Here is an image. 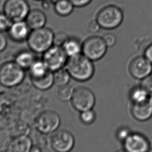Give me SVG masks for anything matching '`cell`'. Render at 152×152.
Segmentation results:
<instances>
[{
  "mask_svg": "<svg viewBox=\"0 0 152 152\" xmlns=\"http://www.w3.org/2000/svg\"><path fill=\"white\" fill-rule=\"evenodd\" d=\"M65 68L72 77L80 82L90 80L94 72L92 60L81 54L69 57Z\"/></svg>",
  "mask_w": 152,
  "mask_h": 152,
  "instance_id": "cell-1",
  "label": "cell"
},
{
  "mask_svg": "<svg viewBox=\"0 0 152 152\" xmlns=\"http://www.w3.org/2000/svg\"><path fill=\"white\" fill-rule=\"evenodd\" d=\"M54 34L46 27L32 30L26 41L29 49L35 53H44L53 45Z\"/></svg>",
  "mask_w": 152,
  "mask_h": 152,
  "instance_id": "cell-2",
  "label": "cell"
},
{
  "mask_svg": "<svg viewBox=\"0 0 152 152\" xmlns=\"http://www.w3.org/2000/svg\"><path fill=\"white\" fill-rule=\"evenodd\" d=\"M25 77V70L15 61L5 62L0 65V85L6 88L17 86Z\"/></svg>",
  "mask_w": 152,
  "mask_h": 152,
  "instance_id": "cell-3",
  "label": "cell"
},
{
  "mask_svg": "<svg viewBox=\"0 0 152 152\" xmlns=\"http://www.w3.org/2000/svg\"><path fill=\"white\" fill-rule=\"evenodd\" d=\"M95 19L101 29L113 30L121 25L124 19V14L119 7L111 4L101 8Z\"/></svg>",
  "mask_w": 152,
  "mask_h": 152,
  "instance_id": "cell-4",
  "label": "cell"
},
{
  "mask_svg": "<svg viewBox=\"0 0 152 152\" xmlns=\"http://www.w3.org/2000/svg\"><path fill=\"white\" fill-rule=\"evenodd\" d=\"M61 125V118L53 111L46 110L40 113L35 120V127L38 132L43 134H53Z\"/></svg>",
  "mask_w": 152,
  "mask_h": 152,
  "instance_id": "cell-5",
  "label": "cell"
},
{
  "mask_svg": "<svg viewBox=\"0 0 152 152\" xmlns=\"http://www.w3.org/2000/svg\"><path fill=\"white\" fill-rule=\"evenodd\" d=\"M107 48L103 37L93 36L87 38L82 43V52L89 59L96 61L105 55Z\"/></svg>",
  "mask_w": 152,
  "mask_h": 152,
  "instance_id": "cell-6",
  "label": "cell"
},
{
  "mask_svg": "<svg viewBox=\"0 0 152 152\" xmlns=\"http://www.w3.org/2000/svg\"><path fill=\"white\" fill-rule=\"evenodd\" d=\"M68 57L62 47L53 45L43 53L42 59L49 70L53 72L66 66Z\"/></svg>",
  "mask_w": 152,
  "mask_h": 152,
  "instance_id": "cell-7",
  "label": "cell"
},
{
  "mask_svg": "<svg viewBox=\"0 0 152 152\" xmlns=\"http://www.w3.org/2000/svg\"><path fill=\"white\" fill-rule=\"evenodd\" d=\"M30 10L27 0H5L3 6V12L13 22L25 20Z\"/></svg>",
  "mask_w": 152,
  "mask_h": 152,
  "instance_id": "cell-8",
  "label": "cell"
},
{
  "mask_svg": "<svg viewBox=\"0 0 152 152\" xmlns=\"http://www.w3.org/2000/svg\"><path fill=\"white\" fill-rule=\"evenodd\" d=\"M71 102L75 109L81 112L92 109L95 103V97L88 88L78 87L74 91Z\"/></svg>",
  "mask_w": 152,
  "mask_h": 152,
  "instance_id": "cell-9",
  "label": "cell"
},
{
  "mask_svg": "<svg viewBox=\"0 0 152 152\" xmlns=\"http://www.w3.org/2000/svg\"><path fill=\"white\" fill-rule=\"evenodd\" d=\"M52 148L57 152H68L72 150L75 144L72 134L65 130H56L50 139Z\"/></svg>",
  "mask_w": 152,
  "mask_h": 152,
  "instance_id": "cell-10",
  "label": "cell"
},
{
  "mask_svg": "<svg viewBox=\"0 0 152 152\" xmlns=\"http://www.w3.org/2000/svg\"><path fill=\"white\" fill-rule=\"evenodd\" d=\"M129 72L137 79H143L151 74L152 64L145 57L139 56L134 58L130 64Z\"/></svg>",
  "mask_w": 152,
  "mask_h": 152,
  "instance_id": "cell-11",
  "label": "cell"
},
{
  "mask_svg": "<svg viewBox=\"0 0 152 152\" xmlns=\"http://www.w3.org/2000/svg\"><path fill=\"white\" fill-rule=\"evenodd\" d=\"M125 150L129 152H145L148 151V140L139 134H131L123 141Z\"/></svg>",
  "mask_w": 152,
  "mask_h": 152,
  "instance_id": "cell-12",
  "label": "cell"
},
{
  "mask_svg": "<svg viewBox=\"0 0 152 152\" xmlns=\"http://www.w3.org/2000/svg\"><path fill=\"white\" fill-rule=\"evenodd\" d=\"M31 30L25 20L14 21L7 33L13 41L21 43L27 41Z\"/></svg>",
  "mask_w": 152,
  "mask_h": 152,
  "instance_id": "cell-13",
  "label": "cell"
},
{
  "mask_svg": "<svg viewBox=\"0 0 152 152\" xmlns=\"http://www.w3.org/2000/svg\"><path fill=\"white\" fill-rule=\"evenodd\" d=\"M131 112L136 119L140 121H145L152 116V96L142 102L133 103Z\"/></svg>",
  "mask_w": 152,
  "mask_h": 152,
  "instance_id": "cell-14",
  "label": "cell"
},
{
  "mask_svg": "<svg viewBox=\"0 0 152 152\" xmlns=\"http://www.w3.org/2000/svg\"><path fill=\"white\" fill-rule=\"evenodd\" d=\"M32 146V142L28 136H19L8 143L6 151L10 152H28Z\"/></svg>",
  "mask_w": 152,
  "mask_h": 152,
  "instance_id": "cell-15",
  "label": "cell"
},
{
  "mask_svg": "<svg viewBox=\"0 0 152 152\" xmlns=\"http://www.w3.org/2000/svg\"><path fill=\"white\" fill-rule=\"evenodd\" d=\"M25 20L32 30L45 27L47 17L42 10L32 9L30 10Z\"/></svg>",
  "mask_w": 152,
  "mask_h": 152,
  "instance_id": "cell-16",
  "label": "cell"
},
{
  "mask_svg": "<svg viewBox=\"0 0 152 152\" xmlns=\"http://www.w3.org/2000/svg\"><path fill=\"white\" fill-rule=\"evenodd\" d=\"M35 53L31 50H23L19 51L15 57L16 64L25 70H29L33 62L35 61Z\"/></svg>",
  "mask_w": 152,
  "mask_h": 152,
  "instance_id": "cell-17",
  "label": "cell"
},
{
  "mask_svg": "<svg viewBox=\"0 0 152 152\" xmlns=\"http://www.w3.org/2000/svg\"><path fill=\"white\" fill-rule=\"evenodd\" d=\"M30 80L35 88L40 91H47L54 84L53 73L49 71L44 76L38 78H31Z\"/></svg>",
  "mask_w": 152,
  "mask_h": 152,
  "instance_id": "cell-18",
  "label": "cell"
},
{
  "mask_svg": "<svg viewBox=\"0 0 152 152\" xmlns=\"http://www.w3.org/2000/svg\"><path fill=\"white\" fill-rule=\"evenodd\" d=\"M53 7L56 14L65 17L72 14L75 6L69 0H55L54 2Z\"/></svg>",
  "mask_w": 152,
  "mask_h": 152,
  "instance_id": "cell-19",
  "label": "cell"
},
{
  "mask_svg": "<svg viewBox=\"0 0 152 152\" xmlns=\"http://www.w3.org/2000/svg\"><path fill=\"white\" fill-rule=\"evenodd\" d=\"M82 45L77 39L69 37L62 48L68 57H70L80 54L82 51Z\"/></svg>",
  "mask_w": 152,
  "mask_h": 152,
  "instance_id": "cell-20",
  "label": "cell"
},
{
  "mask_svg": "<svg viewBox=\"0 0 152 152\" xmlns=\"http://www.w3.org/2000/svg\"><path fill=\"white\" fill-rule=\"evenodd\" d=\"M29 70L30 79L42 77L50 71L42 59L35 60Z\"/></svg>",
  "mask_w": 152,
  "mask_h": 152,
  "instance_id": "cell-21",
  "label": "cell"
},
{
  "mask_svg": "<svg viewBox=\"0 0 152 152\" xmlns=\"http://www.w3.org/2000/svg\"><path fill=\"white\" fill-rule=\"evenodd\" d=\"M53 73L54 84L57 85L58 86L68 84L71 76L67 70H66V68H62Z\"/></svg>",
  "mask_w": 152,
  "mask_h": 152,
  "instance_id": "cell-22",
  "label": "cell"
},
{
  "mask_svg": "<svg viewBox=\"0 0 152 152\" xmlns=\"http://www.w3.org/2000/svg\"><path fill=\"white\" fill-rule=\"evenodd\" d=\"M150 96L148 93L142 87H135L130 93V98L133 103L144 102L149 99Z\"/></svg>",
  "mask_w": 152,
  "mask_h": 152,
  "instance_id": "cell-23",
  "label": "cell"
},
{
  "mask_svg": "<svg viewBox=\"0 0 152 152\" xmlns=\"http://www.w3.org/2000/svg\"><path fill=\"white\" fill-rule=\"evenodd\" d=\"M74 89L71 85L66 84L58 86L57 95L59 99L63 101L70 100L72 98Z\"/></svg>",
  "mask_w": 152,
  "mask_h": 152,
  "instance_id": "cell-24",
  "label": "cell"
},
{
  "mask_svg": "<svg viewBox=\"0 0 152 152\" xmlns=\"http://www.w3.org/2000/svg\"><path fill=\"white\" fill-rule=\"evenodd\" d=\"M13 21L10 18L3 12H0V32H7L12 25Z\"/></svg>",
  "mask_w": 152,
  "mask_h": 152,
  "instance_id": "cell-25",
  "label": "cell"
},
{
  "mask_svg": "<svg viewBox=\"0 0 152 152\" xmlns=\"http://www.w3.org/2000/svg\"><path fill=\"white\" fill-rule=\"evenodd\" d=\"M80 119L85 124H91L94 122L95 119V112L92 110V109L81 112L80 114Z\"/></svg>",
  "mask_w": 152,
  "mask_h": 152,
  "instance_id": "cell-26",
  "label": "cell"
},
{
  "mask_svg": "<svg viewBox=\"0 0 152 152\" xmlns=\"http://www.w3.org/2000/svg\"><path fill=\"white\" fill-rule=\"evenodd\" d=\"M68 35L64 32H59L54 34V45L62 47L68 39Z\"/></svg>",
  "mask_w": 152,
  "mask_h": 152,
  "instance_id": "cell-27",
  "label": "cell"
},
{
  "mask_svg": "<svg viewBox=\"0 0 152 152\" xmlns=\"http://www.w3.org/2000/svg\"><path fill=\"white\" fill-rule=\"evenodd\" d=\"M140 86L148 93L150 96H152V74L142 79Z\"/></svg>",
  "mask_w": 152,
  "mask_h": 152,
  "instance_id": "cell-28",
  "label": "cell"
},
{
  "mask_svg": "<svg viewBox=\"0 0 152 152\" xmlns=\"http://www.w3.org/2000/svg\"><path fill=\"white\" fill-rule=\"evenodd\" d=\"M131 134L129 130L126 128H122L117 132V137L118 139L120 141H124Z\"/></svg>",
  "mask_w": 152,
  "mask_h": 152,
  "instance_id": "cell-29",
  "label": "cell"
},
{
  "mask_svg": "<svg viewBox=\"0 0 152 152\" xmlns=\"http://www.w3.org/2000/svg\"><path fill=\"white\" fill-rule=\"evenodd\" d=\"M107 47H111L115 45L116 42V37L113 34H105L103 37Z\"/></svg>",
  "mask_w": 152,
  "mask_h": 152,
  "instance_id": "cell-30",
  "label": "cell"
},
{
  "mask_svg": "<svg viewBox=\"0 0 152 152\" xmlns=\"http://www.w3.org/2000/svg\"><path fill=\"white\" fill-rule=\"evenodd\" d=\"M72 3L75 7L81 8L88 5L92 0H69Z\"/></svg>",
  "mask_w": 152,
  "mask_h": 152,
  "instance_id": "cell-31",
  "label": "cell"
},
{
  "mask_svg": "<svg viewBox=\"0 0 152 152\" xmlns=\"http://www.w3.org/2000/svg\"><path fill=\"white\" fill-rule=\"evenodd\" d=\"M100 29H101V27L95 19L91 20L89 23L88 29L91 32H97Z\"/></svg>",
  "mask_w": 152,
  "mask_h": 152,
  "instance_id": "cell-32",
  "label": "cell"
},
{
  "mask_svg": "<svg viewBox=\"0 0 152 152\" xmlns=\"http://www.w3.org/2000/svg\"><path fill=\"white\" fill-rule=\"evenodd\" d=\"M7 39L3 32H0V53H2L6 49L7 46Z\"/></svg>",
  "mask_w": 152,
  "mask_h": 152,
  "instance_id": "cell-33",
  "label": "cell"
},
{
  "mask_svg": "<svg viewBox=\"0 0 152 152\" xmlns=\"http://www.w3.org/2000/svg\"><path fill=\"white\" fill-rule=\"evenodd\" d=\"M145 57L152 64V43L145 50Z\"/></svg>",
  "mask_w": 152,
  "mask_h": 152,
  "instance_id": "cell-34",
  "label": "cell"
},
{
  "mask_svg": "<svg viewBox=\"0 0 152 152\" xmlns=\"http://www.w3.org/2000/svg\"><path fill=\"white\" fill-rule=\"evenodd\" d=\"M40 151H41V150H40V149L39 147H38V146H33V145H32L30 152H40Z\"/></svg>",
  "mask_w": 152,
  "mask_h": 152,
  "instance_id": "cell-35",
  "label": "cell"
},
{
  "mask_svg": "<svg viewBox=\"0 0 152 152\" xmlns=\"http://www.w3.org/2000/svg\"><path fill=\"white\" fill-rule=\"evenodd\" d=\"M148 151L152 152V138L148 140Z\"/></svg>",
  "mask_w": 152,
  "mask_h": 152,
  "instance_id": "cell-36",
  "label": "cell"
},
{
  "mask_svg": "<svg viewBox=\"0 0 152 152\" xmlns=\"http://www.w3.org/2000/svg\"><path fill=\"white\" fill-rule=\"evenodd\" d=\"M35 1H42L43 0H35Z\"/></svg>",
  "mask_w": 152,
  "mask_h": 152,
  "instance_id": "cell-37",
  "label": "cell"
}]
</instances>
